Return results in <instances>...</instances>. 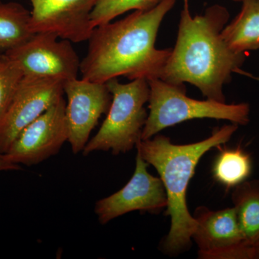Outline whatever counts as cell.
I'll return each mask as SVG.
<instances>
[{"label": "cell", "mask_w": 259, "mask_h": 259, "mask_svg": "<svg viewBox=\"0 0 259 259\" xmlns=\"http://www.w3.org/2000/svg\"><path fill=\"white\" fill-rule=\"evenodd\" d=\"M177 0H162L146 11H134L125 18L94 29L88 51L81 60V79L106 83L124 76L131 81L159 78L171 49L156 47L158 30Z\"/></svg>", "instance_id": "obj_1"}, {"label": "cell", "mask_w": 259, "mask_h": 259, "mask_svg": "<svg viewBox=\"0 0 259 259\" xmlns=\"http://www.w3.org/2000/svg\"><path fill=\"white\" fill-rule=\"evenodd\" d=\"M183 3L176 44L159 79L175 84L191 83L207 100L226 102L223 88L245 60V54L230 49L221 35L229 12L214 5L193 17L189 0Z\"/></svg>", "instance_id": "obj_2"}, {"label": "cell", "mask_w": 259, "mask_h": 259, "mask_svg": "<svg viewBox=\"0 0 259 259\" xmlns=\"http://www.w3.org/2000/svg\"><path fill=\"white\" fill-rule=\"evenodd\" d=\"M238 128L236 124L225 125L207 139L190 144H174L169 138L158 134L138 143V152L156 168L166 190L165 214L171 218V227L161 247L167 254H180L192 244L196 221L189 212L186 195L199 160L209 150L228 142Z\"/></svg>", "instance_id": "obj_3"}, {"label": "cell", "mask_w": 259, "mask_h": 259, "mask_svg": "<svg viewBox=\"0 0 259 259\" xmlns=\"http://www.w3.org/2000/svg\"><path fill=\"white\" fill-rule=\"evenodd\" d=\"M148 118L141 141L151 139L161 131L193 119H215L245 125L250 121L248 103L227 104L197 100L187 97L185 83L175 84L159 78L148 81Z\"/></svg>", "instance_id": "obj_4"}, {"label": "cell", "mask_w": 259, "mask_h": 259, "mask_svg": "<svg viewBox=\"0 0 259 259\" xmlns=\"http://www.w3.org/2000/svg\"><path fill=\"white\" fill-rule=\"evenodd\" d=\"M112 95L107 117L95 136L83 148V156L95 151H111L113 155L126 153L141 141L148 112L145 105L149 99L147 79L119 82L117 78L107 81Z\"/></svg>", "instance_id": "obj_5"}, {"label": "cell", "mask_w": 259, "mask_h": 259, "mask_svg": "<svg viewBox=\"0 0 259 259\" xmlns=\"http://www.w3.org/2000/svg\"><path fill=\"white\" fill-rule=\"evenodd\" d=\"M4 54L18 64L24 76L55 78L65 81L78 78L80 72L81 60L71 42L50 32H37Z\"/></svg>", "instance_id": "obj_6"}, {"label": "cell", "mask_w": 259, "mask_h": 259, "mask_svg": "<svg viewBox=\"0 0 259 259\" xmlns=\"http://www.w3.org/2000/svg\"><path fill=\"white\" fill-rule=\"evenodd\" d=\"M66 101L61 97L17 136L8 152L10 161L31 166L55 156L69 140Z\"/></svg>", "instance_id": "obj_7"}, {"label": "cell", "mask_w": 259, "mask_h": 259, "mask_svg": "<svg viewBox=\"0 0 259 259\" xmlns=\"http://www.w3.org/2000/svg\"><path fill=\"white\" fill-rule=\"evenodd\" d=\"M64 83L55 78L24 76L0 120V153L8 152L19 134L64 96Z\"/></svg>", "instance_id": "obj_8"}, {"label": "cell", "mask_w": 259, "mask_h": 259, "mask_svg": "<svg viewBox=\"0 0 259 259\" xmlns=\"http://www.w3.org/2000/svg\"><path fill=\"white\" fill-rule=\"evenodd\" d=\"M148 164L139 152L136 155L134 175L121 190L95 204V212L100 224L115 218L141 211L158 214L167 206V195L160 177L148 171Z\"/></svg>", "instance_id": "obj_9"}, {"label": "cell", "mask_w": 259, "mask_h": 259, "mask_svg": "<svg viewBox=\"0 0 259 259\" xmlns=\"http://www.w3.org/2000/svg\"><path fill=\"white\" fill-rule=\"evenodd\" d=\"M64 92L66 96L68 142L72 152L77 154L82 153L101 116L108 112L112 95L106 83L78 78L65 81Z\"/></svg>", "instance_id": "obj_10"}, {"label": "cell", "mask_w": 259, "mask_h": 259, "mask_svg": "<svg viewBox=\"0 0 259 259\" xmlns=\"http://www.w3.org/2000/svg\"><path fill=\"white\" fill-rule=\"evenodd\" d=\"M196 227L192 239L202 259H251L233 207L211 210L197 207L193 215Z\"/></svg>", "instance_id": "obj_11"}, {"label": "cell", "mask_w": 259, "mask_h": 259, "mask_svg": "<svg viewBox=\"0 0 259 259\" xmlns=\"http://www.w3.org/2000/svg\"><path fill=\"white\" fill-rule=\"evenodd\" d=\"M33 33L50 32L71 42L88 41L91 15L100 0H30Z\"/></svg>", "instance_id": "obj_12"}, {"label": "cell", "mask_w": 259, "mask_h": 259, "mask_svg": "<svg viewBox=\"0 0 259 259\" xmlns=\"http://www.w3.org/2000/svg\"><path fill=\"white\" fill-rule=\"evenodd\" d=\"M236 18L227 24L221 35L234 52L245 54L259 49V0H243Z\"/></svg>", "instance_id": "obj_13"}, {"label": "cell", "mask_w": 259, "mask_h": 259, "mask_svg": "<svg viewBox=\"0 0 259 259\" xmlns=\"http://www.w3.org/2000/svg\"><path fill=\"white\" fill-rule=\"evenodd\" d=\"M233 208L245 244L253 250L259 245V181H245L234 187Z\"/></svg>", "instance_id": "obj_14"}, {"label": "cell", "mask_w": 259, "mask_h": 259, "mask_svg": "<svg viewBox=\"0 0 259 259\" xmlns=\"http://www.w3.org/2000/svg\"><path fill=\"white\" fill-rule=\"evenodd\" d=\"M30 11L16 2L0 0V52L5 54L26 42L34 35Z\"/></svg>", "instance_id": "obj_15"}, {"label": "cell", "mask_w": 259, "mask_h": 259, "mask_svg": "<svg viewBox=\"0 0 259 259\" xmlns=\"http://www.w3.org/2000/svg\"><path fill=\"white\" fill-rule=\"evenodd\" d=\"M251 170L249 154L241 148L222 150L212 168L214 178L228 189L248 180Z\"/></svg>", "instance_id": "obj_16"}, {"label": "cell", "mask_w": 259, "mask_h": 259, "mask_svg": "<svg viewBox=\"0 0 259 259\" xmlns=\"http://www.w3.org/2000/svg\"><path fill=\"white\" fill-rule=\"evenodd\" d=\"M162 0H100L91 15L93 28L110 23L130 11H146L155 8Z\"/></svg>", "instance_id": "obj_17"}, {"label": "cell", "mask_w": 259, "mask_h": 259, "mask_svg": "<svg viewBox=\"0 0 259 259\" xmlns=\"http://www.w3.org/2000/svg\"><path fill=\"white\" fill-rule=\"evenodd\" d=\"M23 77V71L15 61L4 54L0 56V120L9 108Z\"/></svg>", "instance_id": "obj_18"}, {"label": "cell", "mask_w": 259, "mask_h": 259, "mask_svg": "<svg viewBox=\"0 0 259 259\" xmlns=\"http://www.w3.org/2000/svg\"><path fill=\"white\" fill-rule=\"evenodd\" d=\"M22 170L20 165L10 161L6 155L0 153V171H19Z\"/></svg>", "instance_id": "obj_19"}, {"label": "cell", "mask_w": 259, "mask_h": 259, "mask_svg": "<svg viewBox=\"0 0 259 259\" xmlns=\"http://www.w3.org/2000/svg\"><path fill=\"white\" fill-rule=\"evenodd\" d=\"M252 259H259V245L253 250Z\"/></svg>", "instance_id": "obj_20"}, {"label": "cell", "mask_w": 259, "mask_h": 259, "mask_svg": "<svg viewBox=\"0 0 259 259\" xmlns=\"http://www.w3.org/2000/svg\"><path fill=\"white\" fill-rule=\"evenodd\" d=\"M233 1L238 2V3H241V2L243 1V0H233Z\"/></svg>", "instance_id": "obj_21"}, {"label": "cell", "mask_w": 259, "mask_h": 259, "mask_svg": "<svg viewBox=\"0 0 259 259\" xmlns=\"http://www.w3.org/2000/svg\"><path fill=\"white\" fill-rule=\"evenodd\" d=\"M3 53L0 52V56H1L2 55H3Z\"/></svg>", "instance_id": "obj_22"}]
</instances>
